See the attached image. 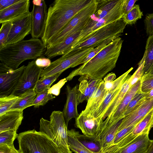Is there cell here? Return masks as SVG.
Listing matches in <instances>:
<instances>
[{"mask_svg":"<svg viewBox=\"0 0 153 153\" xmlns=\"http://www.w3.org/2000/svg\"><path fill=\"white\" fill-rule=\"evenodd\" d=\"M123 40L119 37L112 41L85 64L72 71L66 78L71 81L78 76L80 82L83 80L102 79L115 67Z\"/></svg>","mask_w":153,"mask_h":153,"instance_id":"cell-1","label":"cell"},{"mask_svg":"<svg viewBox=\"0 0 153 153\" xmlns=\"http://www.w3.org/2000/svg\"><path fill=\"white\" fill-rule=\"evenodd\" d=\"M93 0H55L50 5L44 33L41 38L46 48L50 41Z\"/></svg>","mask_w":153,"mask_h":153,"instance_id":"cell-2","label":"cell"},{"mask_svg":"<svg viewBox=\"0 0 153 153\" xmlns=\"http://www.w3.org/2000/svg\"><path fill=\"white\" fill-rule=\"evenodd\" d=\"M45 48L39 39L32 38L6 45L0 49V62L14 70L24 61L43 56Z\"/></svg>","mask_w":153,"mask_h":153,"instance_id":"cell-3","label":"cell"},{"mask_svg":"<svg viewBox=\"0 0 153 153\" xmlns=\"http://www.w3.org/2000/svg\"><path fill=\"white\" fill-rule=\"evenodd\" d=\"M17 139L20 153H60L58 146L45 134L34 129L20 133Z\"/></svg>","mask_w":153,"mask_h":153,"instance_id":"cell-4","label":"cell"},{"mask_svg":"<svg viewBox=\"0 0 153 153\" xmlns=\"http://www.w3.org/2000/svg\"><path fill=\"white\" fill-rule=\"evenodd\" d=\"M126 25L121 19L104 26L64 54L70 56L87 48L91 47L94 48L108 39L118 38L123 32Z\"/></svg>","mask_w":153,"mask_h":153,"instance_id":"cell-5","label":"cell"},{"mask_svg":"<svg viewBox=\"0 0 153 153\" xmlns=\"http://www.w3.org/2000/svg\"><path fill=\"white\" fill-rule=\"evenodd\" d=\"M40 131L45 134L58 147L69 148L67 138V126L62 111H55L50 116V121L42 118L39 122Z\"/></svg>","mask_w":153,"mask_h":153,"instance_id":"cell-6","label":"cell"},{"mask_svg":"<svg viewBox=\"0 0 153 153\" xmlns=\"http://www.w3.org/2000/svg\"><path fill=\"white\" fill-rule=\"evenodd\" d=\"M97 4V0H93L78 13L65 28L50 41L46 48L59 43L69 36L82 31L91 16L95 12Z\"/></svg>","mask_w":153,"mask_h":153,"instance_id":"cell-7","label":"cell"},{"mask_svg":"<svg viewBox=\"0 0 153 153\" xmlns=\"http://www.w3.org/2000/svg\"><path fill=\"white\" fill-rule=\"evenodd\" d=\"M94 48L91 47L70 56L62 55L43 69L39 80H43L59 73H62L69 68H74L82 64V62Z\"/></svg>","mask_w":153,"mask_h":153,"instance_id":"cell-8","label":"cell"},{"mask_svg":"<svg viewBox=\"0 0 153 153\" xmlns=\"http://www.w3.org/2000/svg\"><path fill=\"white\" fill-rule=\"evenodd\" d=\"M43 70L36 65L35 60L29 62L11 94L19 96L28 90L34 89Z\"/></svg>","mask_w":153,"mask_h":153,"instance_id":"cell-9","label":"cell"},{"mask_svg":"<svg viewBox=\"0 0 153 153\" xmlns=\"http://www.w3.org/2000/svg\"><path fill=\"white\" fill-rule=\"evenodd\" d=\"M26 66L14 70L0 63V97L11 94L16 87Z\"/></svg>","mask_w":153,"mask_h":153,"instance_id":"cell-10","label":"cell"},{"mask_svg":"<svg viewBox=\"0 0 153 153\" xmlns=\"http://www.w3.org/2000/svg\"><path fill=\"white\" fill-rule=\"evenodd\" d=\"M12 22V25L6 45L23 40L26 36L31 33L32 25L31 12L16 19Z\"/></svg>","mask_w":153,"mask_h":153,"instance_id":"cell-11","label":"cell"},{"mask_svg":"<svg viewBox=\"0 0 153 153\" xmlns=\"http://www.w3.org/2000/svg\"><path fill=\"white\" fill-rule=\"evenodd\" d=\"M121 118L111 119L106 118L102 125L95 138L101 145V153H104L112 144L122 120Z\"/></svg>","mask_w":153,"mask_h":153,"instance_id":"cell-12","label":"cell"},{"mask_svg":"<svg viewBox=\"0 0 153 153\" xmlns=\"http://www.w3.org/2000/svg\"><path fill=\"white\" fill-rule=\"evenodd\" d=\"M48 10L45 1L42 0L39 5L33 4L31 13L32 19L31 35L33 38H42L46 24Z\"/></svg>","mask_w":153,"mask_h":153,"instance_id":"cell-13","label":"cell"},{"mask_svg":"<svg viewBox=\"0 0 153 153\" xmlns=\"http://www.w3.org/2000/svg\"><path fill=\"white\" fill-rule=\"evenodd\" d=\"M103 121L82 111L75 119V125L83 134L93 137L98 134Z\"/></svg>","mask_w":153,"mask_h":153,"instance_id":"cell-14","label":"cell"},{"mask_svg":"<svg viewBox=\"0 0 153 153\" xmlns=\"http://www.w3.org/2000/svg\"><path fill=\"white\" fill-rule=\"evenodd\" d=\"M133 68H131L113 81L112 87L108 92L104 100L94 113L93 116L100 120H104V116L108 107L120 91L122 85Z\"/></svg>","mask_w":153,"mask_h":153,"instance_id":"cell-15","label":"cell"},{"mask_svg":"<svg viewBox=\"0 0 153 153\" xmlns=\"http://www.w3.org/2000/svg\"><path fill=\"white\" fill-rule=\"evenodd\" d=\"M123 0H120L115 7L103 19L94 21L90 18L87 24L88 32L87 38L99 29L122 19L123 15L122 7Z\"/></svg>","mask_w":153,"mask_h":153,"instance_id":"cell-16","label":"cell"},{"mask_svg":"<svg viewBox=\"0 0 153 153\" xmlns=\"http://www.w3.org/2000/svg\"><path fill=\"white\" fill-rule=\"evenodd\" d=\"M79 85H76L73 88L66 86V101L62 111L67 126L72 119H76L79 114L77 110L78 103L77 92Z\"/></svg>","mask_w":153,"mask_h":153,"instance_id":"cell-17","label":"cell"},{"mask_svg":"<svg viewBox=\"0 0 153 153\" xmlns=\"http://www.w3.org/2000/svg\"><path fill=\"white\" fill-rule=\"evenodd\" d=\"M153 108V97L147 99L142 104L123 118L118 129H120L140 122Z\"/></svg>","mask_w":153,"mask_h":153,"instance_id":"cell-18","label":"cell"},{"mask_svg":"<svg viewBox=\"0 0 153 153\" xmlns=\"http://www.w3.org/2000/svg\"><path fill=\"white\" fill-rule=\"evenodd\" d=\"M30 1L20 0L18 2L0 11V23L13 20L30 13Z\"/></svg>","mask_w":153,"mask_h":153,"instance_id":"cell-19","label":"cell"},{"mask_svg":"<svg viewBox=\"0 0 153 153\" xmlns=\"http://www.w3.org/2000/svg\"><path fill=\"white\" fill-rule=\"evenodd\" d=\"M23 119V111H8L0 116V133L10 130L17 131Z\"/></svg>","mask_w":153,"mask_h":153,"instance_id":"cell-20","label":"cell"},{"mask_svg":"<svg viewBox=\"0 0 153 153\" xmlns=\"http://www.w3.org/2000/svg\"><path fill=\"white\" fill-rule=\"evenodd\" d=\"M81 32L69 36L59 43L47 48L44 55L46 58L50 59L65 54L75 44Z\"/></svg>","mask_w":153,"mask_h":153,"instance_id":"cell-21","label":"cell"},{"mask_svg":"<svg viewBox=\"0 0 153 153\" xmlns=\"http://www.w3.org/2000/svg\"><path fill=\"white\" fill-rule=\"evenodd\" d=\"M108 91L105 89L104 82L102 79L96 89L87 101L85 108L82 112L93 116L103 101Z\"/></svg>","mask_w":153,"mask_h":153,"instance_id":"cell-22","label":"cell"},{"mask_svg":"<svg viewBox=\"0 0 153 153\" xmlns=\"http://www.w3.org/2000/svg\"><path fill=\"white\" fill-rule=\"evenodd\" d=\"M149 134L137 136L117 153H145L151 141Z\"/></svg>","mask_w":153,"mask_h":153,"instance_id":"cell-23","label":"cell"},{"mask_svg":"<svg viewBox=\"0 0 153 153\" xmlns=\"http://www.w3.org/2000/svg\"><path fill=\"white\" fill-rule=\"evenodd\" d=\"M152 127L153 108L139 122L132 131L123 140V144L126 146L140 135L149 133Z\"/></svg>","mask_w":153,"mask_h":153,"instance_id":"cell-24","label":"cell"},{"mask_svg":"<svg viewBox=\"0 0 153 153\" xmlns=\"http://www.w3.org/2000/svg\"><path fill=\"white\" fill-rule=\"evenodd\" d=\"M141 78L130 87L110 119L123 118L122 115L131 100L137 94L142 92L141 90Z\"/></svg>","mask_w":153,"mask_h":153,"instance_id":"cell-25","label":"cell"},{"mask_svg":"<svg viewBox=\"0 0 153 153\" xmlns=\"http://www.w3.org/2000/svg\"><path fill=\"white\" fill-rule=\"evenodd\" d=\"M132 78V75H131L129 74L128 75L127 78L122 85L120 91L108 107L104 116V120L107 117H110L131 86V81Z\"/></svg>","mask_w":153,"mask_h":153,"instance_id":"cell-26","label":"cell"},{"mask_svg":"<svg viewBox=\"0 0 153 153\" xmlns=\"http://www.w3.org/2000/svg\"><path fill=\"white\" fill-rule=\"evenodd\" d=\"M97 1L96 10L90 17L94 21L105 17L115 7L120 0H97Z\"/></svg>","mask_w":153,"mask_h":153,"instance_id":"cell-27","label":"cell"},{"mask_svg":"<svg viewBox=\"0 0 153 153\" xmlns=\"http://www.w3.org/2000/svg\"><path fill=\"white\" fill-rule=\"evenodd\" d=\"M36 94L34 89L27 91L18 96V99L9 111L13 110L23 111L26 108L33 105V103Z\"/></svg>","mask_w":153,"mask_h":153,"instance_id":"cell-28","label":"cell"},{"mask_svg":"<svg viewBox=\"0 0 153 153\" xmlns=\"http://www.w3.org/2000/svg\"><path fill=\"white\" fill-rule=\"evenodd\" d=\"M76 132L74 129L68 130V143L70 150L74 153H96L88 149L79 141Z\"/></svg>","mask_w":153,"mask_h":153,"instance_id":"cell-29","label":"cell"},{"mask_svg":"<svg viewBox=\"0 0 153 153\" xmlns=\"http://www.w3.org/2000/svg\"><path fill=\"white\" fill-rule=\"evenodd\" d=\"M141 60L144 62L143 76L148 74L153 66V35L149 36L147 39L144 53Z\"/></svg>","mask_w":153,"mask_h":153,"instance_id":"cell-30","label":"cell"},{"mask_svg":"<svg viewBox=\"0 0 153 153\" xmlns=\"http://www.w3.org/2000/svg\"><path fill=\"white\" fill-rule=\"evenodd\" d=\"M76 134L79 141L88 149L96 153H101V144L96 139L95 137H89L83 134H80L77 131H76Z\"/></svg>","mask_w":153,"mask_h":153,"instance_id":"cell-31","label":"cell"},{"mask_svg":"<svg viewBox=\"0 0 153 153\" xmlns=\"http://www.w3.org/2000/svg\"><path fill=\"white\" fill-rule=\"evenodd\" d=\"M143 16L139 6L135 5L131 10L123 16L122 19L127 25H132L135 23L138 19L141 18Z\"/></svg>","mask_w":153,"mask_h":153,"instance_id":"cell-32","label":"cell"},{"mask_svg":"<svg viewBox=\"0 0 153 153\" xmlns=\"http://www.w3.org/2000/svg\"><path fill=\"white\" fill-rule=\"evenodd\" d=\"M62 74L59 73L46 77L43 80H39L37 82L34 88L35 92L37 94L47 88H50L52 84Z\"/></svg>","mask_w":153,"mask_h":153,"instance_id":"cell-33","label":"cell"},{"mask_svg":"<svg viewBox=\"0 0 153 153\" xmlns=\"http://www.w3.org/2000/svg\"><path fill=\"white\" fill-rule=\"evenodd\" d=\"M18 97V96L11 94L0 97V116L9 111Z\"/></svg>","mask_w":153,"mask_h":153,"instance_id":"cell-34","label":"cell"},{"mask_svg":"<svg viewBox=\"0 0 153 153\" xmlns=\"http://www.w3.org/2000/svg\"><path fill=\"white\" fill-rule=\"evenodd\" d=\"M49 88H47L37 94L36 98L33 103L34 108H37L40 106H43L49 100H52L55 98V97L53 96L52 94L48 93Z\"/></svg>","mask_w":153,"mask_h":153,"instance_id":"cell-35","label":"cell"},{"mask_svg":"<svg viewBox=\"0 0 153 153\" xmlns=\"http://www.w3.org/2000/svg\"><path fill=\"white\" fill-rule=\"evenodd\" d=\"M146 93L143 92L137 94L130 102L122 115L123 118L128 115L146 97Z\"/></svg>","mask_w":153,"mask_h":153,"instance_id":"cell-36","label":"cell"},{"mask_svg":"<svg viewBox=\"0 0 153 153\" xmlns=\"http://www.w3.org/2000/svg\"><path fill=\"white\" fill-rule=\"evenodd\" d=\"M89 92V88L87 80H83L80 82L77 92L78 104L87 100Z\"/></svg>","mask_w":153,"mask_h":153,"instance_id":"cell-37","label":"cell"},{"mask_svg":"<svg viewBox=\"0 0 153 153\" xmlns=\"http://www.w3.org/2000/svg\"><path fill=\"white\" fill-rule=\"evenodd\" d=\"M0 30V49L6 45L7 41L12 25V22L1 23Z\"/></svg>","mask_w":153,"mask_h":153,"instance_id":"cell-38","label":"cell"},{"mask_svg":"<svg viewBox=\"0 0 153 153\" xmlns=\"http://www.w3.org/2000/svg\"><path fill=\"white\" fill-rule=\"evenodd\" d=\"M18 134L16 131L12 130L0 133V144L13 145V142L17 138Z\"/></svg>","mask_w":153,"mask_h":153,"instance_id":"cell-39","label":"cell"},{"mask_svg":"<svg viewBox=\"0 0 153 153\" xmlns=\"http://www.w3.org/2000/svg\"><path fill=\"white\" fill-rule=\"evenodd\" d=\"M153 89V74L148 73L143 75L141 79V90L147 93Z\"/></svg>","mask_w":153,"mask_h":153,"instance_id":"cell-40","label":"cell"},{"mask_svg":"<svg viewBox=\"0 0 153 153\" xmlns=\"http://www.w3.org/2000/svg\"><path fill=\"white\" fill-rule=\"evenodd\" d=\"M115 39L112 38L108 39L102 42L97 46L94 48L82 62V64H86L105 48L108 44Z\"/></svg>","mask_w":153,"mask_h":153,"instance_id":"cell-41","label":"cell"},{"mask_svg":"<svg viewBox=\"0 0 153 153\" xmlns=\"http://www.w3.org/2000/svg\"><path fill=\"white\" fill-rule=\"evenodd\" d=\"M144 64V61L141 60L139 63L138 68L132 75V78L131 81V86L142 77Z\"/></svg>","mask_w":153,"mask_h":153,"instance_id":"cell-42","label":"cell"},{"mask_svg":"<svg viewBox=\"0 0 153 153\" xmlns=\"http://www.w3.org/2000/svg\"><path fill=\"white\" fill-rule=\"evenodd\" d=\"M144 22L147 34L149 36L153 35V13L147 15Z\"/></svg>","mask_w":153,"mask_h":153,"instance_id":"cell-43","label":"cell"},{"mask_svg":"<svg viewBox=\"0 0 153 153\" xmlns=\"http://www.w3.org/2000/svg\"><path fill=\"white\" fill-rule=\"evenodd\" d=\"M67 82L66 78L60 80L57 83L50 88L48 93L56 96H58L59 94L61 88Z\"/></svg>","mask_w":153,"mask_h":153,"instance_id":"cell-44","label":"cell"},{"mask_svg":"<svg viewBox=\"0 0 153 153\" xmlns=\"http://www.w3.org/2000/svg\"><path fill=\"white\" fill-rule=\"evenodd\" d=\"M51 63L50 59L44 56L38 57L35 60V63L36 65L42 68H45L48 66Z\"/></svg>","mask_w":153,"mask_h":153,"instance_id":"cell-45","label":"cell"},{"mask_svg":"<svg viewBox=\"0 0 153 153\" xmlns=\"http://www.w3.org/2000/svg\"><path fill=\"white\" fill-rule=\"evenodd\" d=\"M137 1V0H123L122 7L123 15L127 13L132 9Z\"/></svg>","mask_w":153,"mask_h":153,"instance_id":"cell-46","label":"cell"},{"mask_svg":"<svg viewBox=\"0 0 153 153\" xmlns=\"http://www.w3.org/2000/svg\"><path fill=\"white\" fill-rule=\"evenodd\" d=\"M0 153H20L15 148L14 145L0 144Z\"/></svg>","mask_w":153,"mask_h":153,"instance_id":"cell-47","label":"cell"},{"mask_svg":"<svg viewBox=\"0 0 153 153\" xmlns=\"http://www.w3.org/2000/svg\"><path fill=\"white\" fill-rule=\"evenodd\" d=\"M20 0H1L0 11L19 1Z\"/></svg>","mask_w":153,"mask_h":153,"instance_id":"cell-48","label":"cell"},{"mask_svg":"<svg viewBox=\"0 0 153 153\" xmlns=\"http://www.w3.org/2000/svg\"><path fill=\"white\" fill-rule=\"evenodd\" d=\"M116 76L114 73H110L108 74L104 78V82H111L115 79Z\"/></svg>","mask_w":153,"mask_h":153,"instance_id":"cell-49","label":"cell"},{"mask_svg":"<svg viewBox=\"0 0 153 153\" xmlns=\"http://www.w3.org/2000/svg\"><path fill=\"white\" fill-rule=\"evenodd\" d=\"M60 153H72L69 148H68L64 146H61L58 147Z\"/></svg>","mask_w":153,"mask_h":153,"instance_id":"cell-50","label":"cell"},{"mask_svg":"<svg viewBox=\"0 0 153 153\" xmlns=\"http://www.w3.org/2000/svg\"><path fill=\"white\" fill-rule=\"evenodd\" d=\"M145 153H153V140H151L149 146Z\"/></svg>","mask_w":153,"mask_h":153,"instance_id":"cell-51","label":"cell"},{"mask_svg":"<svg viewBox=\"0 0 153 153\" xmlns=\"http://www.w3.org/2000/svg\"><path fill=\"white\" fill-rule=\"evenodd\" d=\"M148 73L151 74H153V66L151 69L149 71V72Z\"/></svg>","mask_w":153,"mask_h":153,"instance_id":"cell-52","label":"cell"}]
</instances>
